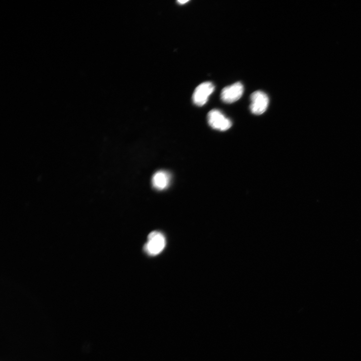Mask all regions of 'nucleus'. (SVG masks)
Returning a JSON list of instances; mask_svg holds the SVG:
<instances>
[{
	"label": "nucleus",
	"instance_id": "nucleus-5",
	"mask_svg": "<svg viewBox=\"0 0 361 361\" xmlns=\"http://www.w3.org/2000/svg\"><path fill=\"white\" fill-rule=\"evenodd\" d=\"M244 91L243 85L236 83L230 86L225 88L221 93L222 100L226 103H232L239 100Z\"/></svg>",
	"mask_w": 361,
	"mask_h": 361
},
{
	"label": "nucleus",
	"instance_id": "nucleus-1",
	"mask_svg": "<svg viewBox=\"0 0 361 361\" xmlns=\"http://www.w3.org/2000/svg\"><path fill=\"white\" fill-rule=\"evenodd\" d=\"M165 246L166 239L164 235L161 232L153 231L149 235L144 249L149 255L156 256L163 251Z\"/></svg>",
	"mask_w": 361,
	"mask_h": 361
},
{
	"label": "nucleus",
	"instance_id": "nucleus-7",
	"mask_svg": "<svg viewBox=\"0 0 361 361\" xmlns=\"http://www.w3.org/2000/svg\"><path fill=\"white\" fill-rule=\"evenodd\" d=\"M178 2L180 4H185L187 2H188V1H185V0H184V1H182H182H178Z\"/></svg>",
	"mask_w": 361,
	"mask_h": 361
},
{
	"label": "nucleus",
	"instance_id": "nucleus-2",
	"mask_svg": "<svg viewBox=\"0 0 361 361\" xmlns=\"http://www.w3.org/2000/svg\"><path fill=\"white\" fill-rule=\"evenodd\" d=\"M250 110L252 114L261 115L265 113L269 104L267 94L262 91H257L250 96Z\"/></svg>",
	"mask_w": 361,
	"mask_h": 361
},
{
	"label": "nucleus",
	"instance_id": "nucleus-4",
	"mask_svg": "<svg viewBox=\"0 0 361 361\" xmlns=\"http://www.w3.org/2000/svg\"><path fill=\"white\" fill-rule=\"evenodd\" d=\"M215 90L214 85L211 82L200 84L195 89L193 95V102L197 106H202L207 102L209 97Z\"/></svg>",
	"mask_w": 361,
	"mask_h": 361
},
{
	"label": "nucleus",
	"instance_id": "nucleus-6",
	"mask_svg": "<svg viewBox=\"0 0 361 361\" xmlns=\"http://www.w3.org/2000/svg\"><path fill=\"white\" fill-rule=\"evenodd\" d=\"M170 180L171 176L169 173L164 171H160L153 175L152 185L155 189L163 190L168 187Z\"/></svg>",
	"mask_w": 361,
	"mask_h": 361
},
{
	"label": "nucleus",
	"instance_id": "nucleus-3",
	"mask_svg": "<svg viewBox=\"0 0 361 361\" xmlns=\"http://www.w3.org/2000/svg\"><path fill=\"white\" fill-rule=\"evenodd\" d=\"M207 120L212 128L220 131H226L232 126L231 121L218 110H213L209 112Z\"/></svg>",
	"mask_w": 361,
	"mask_h": 361
}]
</instances>
